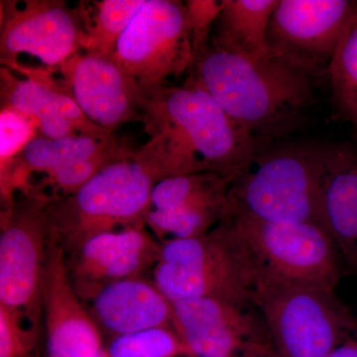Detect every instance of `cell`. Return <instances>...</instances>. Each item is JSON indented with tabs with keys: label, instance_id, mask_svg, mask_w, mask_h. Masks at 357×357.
<instances>
[{
	"label": "cell",
	"instance_id": "5b68a950",
	"mask_svg": "<svg viewBox=\"0 0 357 357\" xmlns=\"http://www.w3.org/2000/svg\"><path fill=\"white\" fill-rule=\"evenodd\" d=\"M331 145L291 143L264 149L232 182V213L262 222L319 223Z\"/></svg>",
	"mask_w": 357,
	"mask_h": 357
},
{
	"label": "cell",
	"instance_id": "d6986e66",
	"mask_svg": "<svg viewBox=\"0 0 357 357\" xmlns=\"http://www.w3.org/2000/svg\"><path fill=\"white\" fill-rule=\"evenodd\" d=\"M91 303V317L100 332L110 337L172 326V304L154 281L144 276L112 284Z\"/></svg>",
	"mask_w": 357,
	"mask_h": 357
},
{
	"label": "cell",
	"instance_id": "9c48e42d",
	"mask_svg": "<svg viewBox=\"0 0 357 357\" xmlns=\"http://www.w3.org/2000/svg\"><path fill=\"white\" fill-rule=\"evenodd\" d=\"M231 220L255 255L262 281L335 291L342 277L337 246L317 223L262 222L232 213Z\"/></svg>",
	"mask_w": 357,
	"mask_h": 357
},
{
	"label": "cell",
	"instance_id": "d4e9b609",
	"mask_svg": "<svg viewBox=\"0 0 357 357\" xmlns=\"http://www.w3.org/2000/svg\"><path fill=\"white\" fill-rule=\"evenodd\" d=\"M39 135L31 119L9 107L0 110V172L10 166Z\"/></svg>",
	"mask_w": 357,
	"mask_h": 357
},
{
	"label": "cell",
	"instance_id": "f1b7e54d",
	"mask_svg": "<svg viewBox=\"0 0 357 357\" xmlns=\"http://www.w3.org/2000/svg\"><path fill=\"white\" fill-rule=\"evenodd\" d=\"M236 357H276L272 354H263V352H256V354H245V356Z\"/></svg>",
	"mask_w": 357,
	"mask_h": 357
},
{
	"label": "cell",
	"instance_id": "4316f807",
	"mask_svg": "<svg viewBox=\"0 0 357 357\" xmlns=\"http://www.w3.org/2000/svg\"><path fill=\"white\" fill-rule=\"evenodd\" d=\"M36 335L15 314L0 307V357H28Z\"/></svg>",
	"mask_w": 357,
	"mask_h": 357
},
{
	"label": "cell",
	"instance_id": "cb8c5ba5",
	"mask_svg": "<svg viewBox=\"0 0 357 357\" xmlns=\"http://www.w3.org/2000/svg\"><path fill=\"white\" fill-rule=\"evenodd\" d=\"M187 357L172 326H159L110 337L105 357Z\"/></svg>",
	"mask_w": 357,
	"mask_h": 357
},
{
	"label": "cell",
	"instance_id": "8fae6325",
	"mask_svg": "<svg viewBox=\"0 0 357 357\" xmlns=\"http://www.w3.org/2000/svg\"><path fill=\"white\" fill-rule=\"evenodd\" d=\"M171 304L172 326L187 357L275 356L264 319L252 303L192 298Z\"/></svg>",
	"mask_w": 357,
	"mask_h": 357
},
{
	"label": "cell",
	"instance_id": "4fadbf2b",
	"mask_svg": "<svg viewBox=\"0 0 357 357\" xmlns=\"http://www.w3.org/2000/svg\"><path fill=\"white\" fill-rule=\"evenodd\" d=\"M232 182L208 172L163 178L152 192L145 225L162 244L206 236L231 215Z\"/></svg>",
	"mask_w": 357,
	"mask_h": 357
},
{
	"label": "cell",
	"instance_id": "277c9868",
	"mask_svg": "<svg viewBox=\"0 0 357 357\" xmlns=\"http://www.w3.org/2000/svg\"><path fill=\"white\" fill-rule=\"evenodd\" d=\"M152 280L171 303L217 298L255 304L262 278L230 215L206 236L162 244Z\"/></svg>",
	"mask_w": 357,
	"mask_h": 357
},
{
	"label": "cell",
	"instance_id": "52a82bcc",
	"mask_svg": "<svg viewBox=\"0 0 357 357\" xmlns=\"http://www.w3.org/2000/svg\"><path fill=\"white\" fill-rule=\"evenodd\" d=\"M129 149L114 135L60 139L38 135L0 172L2 206L10 204L16 194L45 204L62 201Z\"/></svg>",
	"mask_w": 357,
	"mask_h": 357
},
{
	"label": "cell",
	"instance_id": "5bb4252c",
	"mask_svg": "<svg viewBox=\"0 0 357 357\" xmlns=\"http://www.w3.org/2000/svg\"><path fill=\"white\" fill-rule=\"evenodd\" d=\"M356 6L351 0H278L268 28L270 50L316 75L330 66Z\"/></svg>",
	"mask_w": 357,
	"mask_h": 357
},
{
	"label": "cell",
	"instance_id": "e0dca14e",
	"mask_svg": "<svg viewBox=\"0 0 357 357\" xmlns=\"http://www.w3.org/2000/svg\"><path fill=\"white\" fill-rule=\"evenodd\" d=\"M1 107L31 119L40 136L60 139L74 135H114L89 121L60 82L50 73L22 67L20 63L0 70Z\"/></svg>",
	"mask_w": 357,
	"mask_h": 357
},
{
	"label": "cell",
	"instance_id": "44dd1931",
	"mask_svg": "<svg viewBox=\"0 0 357 357\" xmlns=\"http://www.w3.org/2000/svg\"><path fill=\"white\" fill-rule=\"evenodd\" d=\"M278 0H223L210 44L249 59L272 55L268 28Z\"/></svg>",
	"mask_w": 357,
	"mask_h": 357
},
{
	"label": "cell",
	"instance_id": "83f0119b",
	"mask_svg": "<svg viewBox=\"0 0 357 357\" xmlns=\"http://www.w3.org/2000/svg\"><path fill=\"white\" fill-rule=\"evenodd\" d=\"M326 357H357V340L351 338Z\"/></svg>",
	"mask_w": 357,
	"mask_h": 357
},
{
	"label": "cell",
	"instance_id": "603a6c76",
	"mask_svg": "<svg viewBox=\"0 0 357 357\" xmlns=\"http://www.w3.org/2000/svg\"><path fill=\"white\" fill-rule=\"evenodd\" d=\"M146 0H102L86 14L84 50L112 57L117 42Z\"/></svg>",
	"mask_w": 357,
	"mask_h": 357
},
{
	"label": "cell",
	"instance_id": "ffe728a7",
	"mask_svg": "<svg viewBox=\"0 0 357 357\" xmlns=\"http://www.w3.org/2000/svg\"><path fill=\"white\" fill-rule=\"evenodd\" d=\"M319 223L333 239L342 262L357 271V146L331 145Z\"/></svg>",
	"mask_w": 357,
	"mask_h": 357
},
{
	"label": "cell",
	"instance_id": "3957f363",
	"mask_svg": "<svg viewBox=\"0 0 357 357\" xmlns=\"http://www.w3.org/2000/svg\"><path fill=\"white\" fill-rule=\"evenodd\" d=\"M165 178L158 145L149 138L112 160L75 194L46 204L52 234L68 255L91 237L145 222L154 187Z\"/></svg>",
	"mask_w": 357,
	"mask_h": 357
},
{
	"label": "cell",
	"instance_id": "7402d4cb",
	"mask_svg": "<svg viewBox=\"0 0 357 357\" xmlns=\"http://www.w3.org/2000/svg\"><path fill=\"white\" fill-rule=\"evenodd\" d=\"M328 76L335 110L357 130V1L328 66Z\"/></svg>",
	"mask_w": 357,
	"mask_h": 357
},
{
	"label": "cell",
	"instance_id": "6da1fadb",
	"mask_svg": "<svg viewBox=\"0 0 357 357\" xmlns=\"http://www.w3.org/2000/svg\"><path fill=\"white\" fill-rule=\"evenodd\" d=\"M142 123L168 177L208 172L234 181L268 147L230 119L192 75L183 86L147 95Z\"/></svg>",
	"mask_w": 357,
	"mask_h": 357
},
{
	"label": "cell",
	"instance_id": "ac0fdd59",
	"mask_svg": "<svg viewBox=\"0 0 357 357\" xmlns=\"http://www.w3.org/2000/svg\"><path fill=\"white\" fill-rule=\"evenodd\" d=\"M43 312L47 357H105L102 332L70 283L64 249L51 234Z\"/></svg>",
	"mask_w": 357,
	"mask_h": 357
},
{
	"label": "cell",
	"instance_id": "9a60e30c",
	"mask_svg": "<svg viewBox=\"0 0 357 357\" xmlns=\"http://www.w3.org/2000/svg\"><path fill=\"white\" fill-rule=\"evenodd\" d=\"M56 69L63 88L96 126L114 133L142 122L147 95L114 58L79 52Z\"/></svg>",
	"mask_w": 357,
	"mask_h": 357
},
{
	"label": "cell",
	"instance_id": "ba28073f",
	"mask_svg": "<svg viewBox=\"0 0 357 357\" xmlns=\"http://www.w3.org/2000/svg\"><path fill=\"white\" fill-rule=\"evenodd\" d=\"M51 229L46 204L16 195L1 211L0 307L37 333Z\"/></svg>",
	"mask_w": 357,
	"mask_h": 357
},
{
	"label": "cell",
	"instance_id": "2e32d148",
	"mask_svg": "<svg viewBox=\"0 0 357 357\" xmlns=\"http://www.w3.org/2000/svg\"><path fill=\"white\" fill-rule=\"evenodd\" d=\"M161 250L162 243L142 222L91 237L65 255L66 264L75 292L91 302L103 288L153 270Z\"/></svg>",
	"mask_w": 357,
	"mask_h": 357
},
{
	"label": "cell",
	"instance_id": "8992f818",
	"mask_svg": "<svg viewBox=\"0 0 357 357\" xmlns=\"http://www.w3.org/2000/svg\"><path fill=\"white\" fill-rule=\"evenodd\" d=\"M255 303L276 357H326L357 331L356 319L335 291L262 281Z\"/></svg>",
	"mask_w": 357,
	"mask_h": 357
},
{
	"label": "cell",
	"instance_id": "7a4b0ae2",
	"mask_svg": "<svg viewBox=\"0 0 357 357\" xmlns=\"http://www.w3.org/2000/svg\"><path fill=\"white\" fill-rule=\"evenodd\" d=\"M192 68L225 114L268 145L299 128L314 100V75L274 54L249 59L210 44Z\"/></svg>",
	"mask_w": 357,
	"mask_h": 357
},
{
	"label": "cell",
	"instance_id": "7c38bea8",
	"mask_svg": "<svg viewBox=\"0 0 357 357\" xmlns=\"http://www.w3.org/2000/svg\"><path fill=\"white\" fill-rule=\"evenodd\" d=\"M86 14L65 1H2L0 56L4 67L15 65L27 54L52 69L84 50Z\"/></svg>",
	"mask_w": 357,
	"mask_h": 357
},
{
	"label": "cell",
	"instance_id": "30bf717a",
	"mask_svg": "<svg viewBox=\"0 0 357 357\" xmlns=\"http://www.w3.org/2000/svg\"><path fill=\"white\" fill-rule=\"evenodd\" d=\"M112 58L146 95L192 67L185 2L146 0L117 42Z\"/></svg>",
	"mask_w": 357,
	"mask_h": 357
},
{
	"label": "cell",
	"instance_id": "484cf974",
	"mask_svg": "<svg viewBox=\"0 0 357 357\" xmlns=\"http://www.w3.org/2000/svg\"><path fill=\"white\" fill-rule=\"evenodd\" d=\"M188 21L192 34V65L210 45L211 31L223 7V0L185 1Z\"/></svg>",
	"mask_w": 357,
	"mask_h": 357
}]
</instances>
